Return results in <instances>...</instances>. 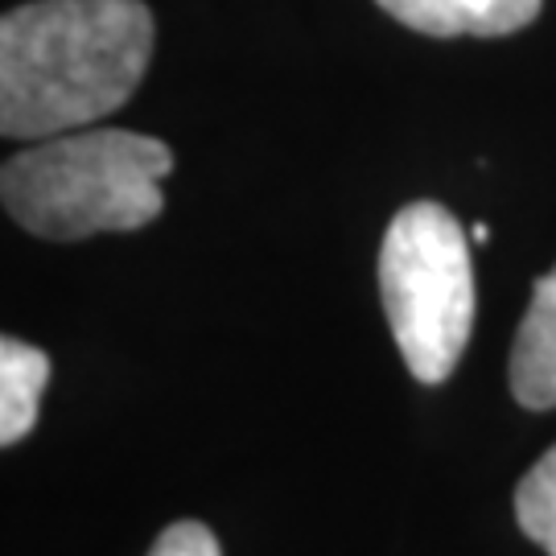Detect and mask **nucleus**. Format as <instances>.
Returning a JSON list of instances; mask_svg holds the SVG:
<instances>
[{"mask_svg": "<svg viewBox=\"0 0 556 556\" xmlns=\"http://www.w3.org/2000/svg\"><path fill=\"white\" fill-rule=\"evenodd\" d=\"M149 556H223L215 532L199 523V519H181V523H169L157 536V544L149 548Z\"/></svg>", "mask_w": 556, "mask_h": 556, "instance_id": "obj_8", "label": "nucleus"}, {"mask_svg": "<svg viewBox=\"0 0 556 556\" xmlns=\"http://www.w3.org/2000/svg\"><path fill=\"white\" fill-rule=\"evenodd\" d=\"M470 236H475V243H486V239H491V227H486V223H478Z\"/></svg>", "mask_w": 556, "mask_h": 556, "instance_id": "obj_9", "label": "nucleus"}, {"mask_svg": "<svg viewBox=\"0 0 556 556\" xmlns=\"http://www.w3.org/2000/svg\"><path fill=\"white\" fill-rule=\"evenodd\" d=\"M516 519L523 536L556 556V445L516 486Z\"/></svg>", "mask_w": 556, "mask_h": 556, "instance_id": "obj_7", "label": "nucleus"}, {"mask_svg": "<svg viewBox=\"0 0 556 556\" xmlns=\"http://www.w3.org/2000/svg\"><path fill=\"white\" fill-rule=\"evenodd\" d=\"M400 25L429 38H507L532 25L544 0H376Z\"/></svg>", "mask_w": 556, "mask_h": 556, "instance_id": "obj_4", "label": "nucleus"}, {"mask_svg": "<svg viewBox=\"0 0 556 556\" xmlns=\"http://www.w3.org/2000/svg\"><path fill=\"white\" fill-rule=\"evenodd\" d=\"M511 396L532 408H556V268L532 285V305L511 342Z\"/></svg>", "mask_w": 556, "mask_h": 556, "instance_id": "obj_5", "label": "nucleus"}, {"mask_svg": "<svg viewBox=\"0 0 556 556\" xmlns=\"http://www.w3.org/2000/svg\"><path fill=\"white\" fill-rule=\"evenodd\" d=\"M50 358L21 338H0V445H17L38 425Z\"/></svg>", "mask_w": 556, "mask_h": 556, "instance_id": "obj_6", "label": "nucleus"}, {"mask_svg": "<svg viewBox=\"0 0 556 556\" xmlns=\"http://www.w3.org/2000/svg\"><path fill=\"white\" fill-rule=\"evenodd\" d=\"M153 59L144 0H34L0 21V132L50 140L132 100Z\"/></svg>", "mask_w": 556, "mask_h": 556, "instance_id": "obj_1", "label": "nucleus"}, {"mask_svg": "<svg viewBox=\"0 0 556 556\" xmlns=\"http://www.w3.org/2000/svg\"><path fill=\"white\" fill-rule=\"evenodd\" d=\"M174 149L124 128H79L21 149L0 169L4 211L38 239L75 243L137 231L161 215Z\"/></svg>", "mask_w": 556, "mask_h": 556, "instance_id": "obj_2", "label": "nucleus"}, {"mask_svg": "<svg viewBox=\"0 0 556 556\" xmlns=\"http://www.w3.org/2000/svg\"><path fill=\"white\" fill-rule=\"evenodd\" d=\"M379 293L404 367L445 383L475 330V268L462 223L438 202H408L379 248Z\"/></svg>", "mask_w": 556, "mask_h": 556, "instance_id": "obj_3", "label": "nucleus"}]
</instances>
